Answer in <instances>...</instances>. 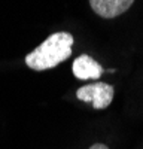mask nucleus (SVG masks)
I'll use <instances>...</instances> for the list:
<instances>
[{"instance_id":"obj_4","label":"nucleus","mask_w":143,"mask_h":149,"mask_svg":"<svg viewBox=\"0 0 143 149\" xmlns=\"http://www.w3.org/2000/svg\"><path fill=\"white\" fill-rule=\"evenodd\" d=\"M72 72L78 79H99L103 74V67L90 55H79L72 66Z\"/></svg>"},{"instance_id":"obj_5","label":"nucleus","mask_w":143,"mask_h":149,"mask_svg":"<svg viewBox=\"0 0 143 149\" xmlns=\"http://www.w3.org/2000/svg\"><path fill=\"white\" fill-rule=\"evenodd\" d=\"M88 149H109L106 145H103V143H94L92 146H90Z\"/></svg>"},{"instance_id":"obj_3","label":"nucleus","mask_w":143,"mask_h":149,"mask_svg":"<svg viewBox=\"0 0 143 149\" xmlns=\"http://www.w3.org/2000/svg\"><path fill=\"white\" fill-rule=\"evenodd\" d=\"M134 0H90L91 9L101 18L112 19L127 12Z\"/></svg>"},{"instance_id":"obj_1","label":"nucleus","mask_w":143,"mask_h":149,"mask_svg":"<svg viewBox=\"0 0 143 149\" xmlns=\"http://www.w3.org/2000/svg\"><path fill=\"white\" fill-rule=\"evenodd\" d=\"M72 46H73V36L70 33H54L34 51L26 55V64L36 72L54 69L72 55Z\"/></svg>"},{"instance_id":"obj_2","label":"nucleus","mask_w":143,"mask_h":149,"mask_svg":"<svg viewBox=\"0 0 143 149\" xmlns=\"http://www.w3.org/2000/svg\"><path fill=\"white\" fill-rule=\"evenodd\" d=\"M115 88L106 82H95L83 85L76 91V97L81 102L92 103L94 109H106L113 100Z\"/></svg>"}]
</instances>
